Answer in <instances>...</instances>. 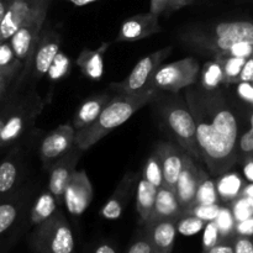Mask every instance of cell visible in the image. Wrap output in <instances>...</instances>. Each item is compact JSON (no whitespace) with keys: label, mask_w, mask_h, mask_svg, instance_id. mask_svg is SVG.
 <instances>
[{"label":"cell","mask_w":253,"mask_h":253,"mask_svg":"<svg viewBox=\"0 0 253 253\" xmlns=\"http://www.w3.org/2000/svg\"><path fill=\"white\" fill-rule=\"evenodd\" d=\"M110 94L104 93L99 94V95L91 96L90 99L84 101L81 106L78 108V110L76 111L73 118V127L77 131L81 130V128L85 127V126L90 125L94 120L99 116V114L101 113V110L104 109V106L108 104V101L110 100Z\"/></svg>","instance_id":"22"},{"label":"cell","mask_w":253,"mask_h":253,"mask_svg":"<svg viewBox=\"0 0 253 253\" xmlns=\"http://www.w3.org/2000/svg\"><path fill=\"white\" fill-rule=\"evenodd\" d=\"M203 230H204V232H203V249H204V251H207L210 247L219 244L221 236H220L219 229H217V225L215 224V221L205 222V226Z\"/></svg>","instance_id":"38"},{"label":"cell","mask_w":253,"mask_h":253,"mask_svg":"<svg viewBox=\"0 0 253 253\" xmlns=\"http://www.w3.org/2000/svg\"><path fill=\"white\" fill-rule=\"evenodd\" d=\"M235 231L241 235V236H251V235H253V216L236 222Z\"/></svg>","instance_id":"44"},{"label":"cell","mask_w":253,"mask_h":253,"mask_svg":"<svg viewBox=\"0 0 253 253\" xmlns=\"http://www.w3.org/2000/svg\"><path fill=\"white\" fill-rule=\"evenodd\" d=\"M158 17L150 11L130 16L123 22L115 41L133 42L158 34L162 30Z\"/></svg>","instance_id":"14"},{"label":"cell","mask_w":253,"mask_h":253,"mask_svg":"<svg viewBox=\"0 0 253 253\" xmlns=\"http://www.w3.org/2000/svg\"><path fill=\"white\" fill-rule=\"evenodd\" d=\"M237 94L242 100L253 105V82H239Z\"/></svg>","instance_id":"43"},{"label":"cell","mask_w":253,"mask_h":253,"mask_svg":"<svg viewBox=\"0 0 253 253\" xmlns=\"http://www.w3.org/2000/svg\"><path fill=\"white\" fill-rule=\"evenodd\" d=\"M67 1H69L72 5H74L77 7H83L86 6V5L93 4V2H96L98 0H67Z\"/></svg>","instance_id":"52"},{"label":"cell","mask_w":253,"mask_h":253,"mask_svg":"<svg viewBox=\"0 0 253 253\" xmlns=\"http://www.w3.org/2000/svg\"><path fill=\"white\" fill-rule=\"evenodd\" d=\"M216 61L221 64L222 72H224L225 84L239 83L240 74L242 68L246 63L247 58H239V57L221 56V54H215Z\"/></svg>","instance_id":"27"},{"label":"cell","mask_w":253,"mask_h":253,"mask_svg":"<svg viewBox=\"0 0 253 253\" xmlns=\"http://www.w3.org/2000/svg\"><path fill=\"white\" fill-rule=\"evenodd\" d=\"M142 178L155 185L156 188H160L163 185V172L162 166H161L160 157H158L156 150L151 153L145 163V167L142 169Z\"/></svg>","instance_id":"31"},{"label":"cell","mask_w":253,"mask_h":253,"mask_svg":"<svg viewBox=\"0 0 253 253\" xmlns=\"http://www.w3.org/2000/svg\"><path fill=\"white\" fill-rule=\"evenodd\" d=\"M220 208L221 207H220L219 204H209V205L197 204V205H194V207L190 208V209L184 210V211H183V214H188V215H193V216H197L205 222L214 221V220L216 219L217 214H219Z\"/></svg>","instance_id":"35"},{"label":"cell","mask_w":253,"mask_h":253,"mask_svg":"<svg viewBox=\"0 0 253 253\" xmlns=\"http://www.w3.org/2000/svg\"><path fill=\"white\" fill-rule=\"evenodd\" d=\"M204 170L198 167L194 158L188 153L183 156V166L175 183L174 192L183 211L190 209L195 203V194L200 177Z\"/></svg>","instance_id":"12"},{"label":"cell","mask_w":253,"mask_h":253,"mask_svg":"<svg viewBox=\"0 0 253 253\" xmlns=\"http://www.w3.org/2000/svg\"><path fill=\"white\" fill-rule=\"evenodd\" d=\"M30 245L36 253H76L73 231L62 211L36 225Z\"/></svg>","instance_id":"5"},{"label":"cell","mask_w":253,"mask_h":253,"mask_svg":"<svg viewBox=\"0 0 253 253\" xmlns=\"http://www.w3.org/2000/svg\"><path fill=\"white\" fill-rule=\"evenodd\" d=\"M231 202L232 204L230 209H231L232 215H234L235 221L239 222L253 216V199H251V198L239 195Z\"/></svg>","instance_id":"34"},{"label":"cell","mask_w":253,"mask_h":253,"mask_svg":"<svg viewBox=\"0 0 253 253\" xmlns=\"http://www.w3.org/2000/svg\"><path fill=\"white\" fill-rule=\"evenodd\" d=\"M77 130L71 124H63L54 128L43 138L40 148L41 160L44 167H51L52 162L68 152L74 146Z\"/></svg>","instance_id":"13"},{"label":"cell","mask_w":253,"mask_h":253,"mask_svg":"<svg viewBox=\"0 0 253 253\" xmlns=\"http://www.w3.org/2000/svg\"><path fill=\"white\" fill-rule=\"evenodd\" d=\"M199 71V63L193 57L161 64L151 78L148 86L160 91L178 93L180 89L189 88L197 82Z\"/></svg>","instance_id":"7"},{"label":"cell","mask_w":253,"mask_h":253,"mask_svg":"<svg viewBox=\"0 0 253 253\" xmlns=\"http://www.w3.org/2000/svg\"><path fill=\"white\" fill-rule=\"evenodd\" d=\"M221 56H230V57H239V58H250L253 54V44L249 42H237L232 44L227 51L221 52Z\"/></svg>","instance_id":"40"},{"label":"cell","mask_w":253,"mask_h":253,"mask_svg":"<svg viewBox=\"0 0 253 253\" xmlns=\"http://www.w3.org/2000/svg\"><path fill=\"white\" fill-rule=\"evenodd\" d=\"M94 197L93 185L85 170H74L63 193V204L73 216H81L90 207Z\"/></svg>","instance_id":"10"},{"label":"cell","mask_w":253,"mask_h":253,"mask_svg":"<svg viewBox=\"0 0 253 253\" xmlns=\"http://www.w3.org/2000/svg\"><path fill=\"white\" fill-rule=\"evenodd\" d=\"M19 59L15 57L12 47L9 41H2L0 43V68H6V67L12 66Z\"/></svg>","instance_id":"41"},{"label":"cell","mask_w":253,"mask_h":253,"mask_svg":"<svg viewBox=\"0 0 253 253\" xmlns=\"http://www.w3.org/2000/svg\"><path fill=\"white\" fill-rule=\"evenodd\" d=\"M42 0H11L1 22H0V37L2 41H9L12 35L20 29L35 7Z\"/></svg>","instance_id":"16"},{"label":"cell","mask_w":253,"mask_h":253,"mask_svg":"<svg viewBox=\"0 0 253 253\" xmlns=\"http://www.w3.org/2000/svg\"><path fill=\"white\" fill-rule=\"evenodd\" d=\"M202 88L205 90H216L221 84L225 83L224 72L221 64L215 59L205 63L202 71Z\"/></svg>","instance_id":"28"},{"label":"cell","mask_w":253,"mask_h":253,"mask_svg":"<svg viewBox=\"0 0 253 253\" xmlns=\"http://www.w3.org/2000/svg\"><path fill=\"white\" fill-rule=\"evenodd\" d=\"M6 114H7V111L0 115V136H1V130H2V126H4L5 119H6Z\"/></svg>","instance_id":"55"},{"label":"cell","mask_w":253,"mask_h":253,"mask_svg":"<svg viewBox=\"0 0 253 253\" xmlns=\"http://www.w3.org/2000/svg\"><path fill=\"white\" fill-rule=\"evenodd\" d=\"M10 2H11V0H0V22H1L2 17H4Z\"/></svg>","instance_id":"53"},{"label":"cell","mask_w":253,"mask_h":253,"mask_svg":"<svg viewBox=\"0 0 253 253\" xmlns=\"http://www.w3.org/2000/svg\"><path fill=\"white\" fill-rule=\"evenodd\" d=\"M205 253H235L234 247L229 244H216L215 246L210 247L209 250H207Z\"/></svg>","instance_id":"48"},{"label":"cell","mask_w":253,"mask_h":253,"mask_svg":"<svg viewBox=\"0 0 253 253\" xmlns=\"http://www.w3.org/2000/svg\"><path fill=\"white\" fill-rule=\"evenodd\" d=\"M177 220V231L183 236H193L199 234L205 226V221L193 215L183 214Z\"/></svg>","instance_id":"33"},{"label":"cell","mask_w":253,"mask_h":253,"mask_svg":"<svg viewBox=\"0 0 253 253\" xmlns=\"http://www.w3.org/2000/svg\"><path fill=\"white\" fill-rule=\"evenodd\" d=\"M91 253H118V250L109 242H101L94 247Z\"/></svg>","instance_id":"50"},{"label":"cell","mask_w":253,"mask_h":253,"mask_svg":"<svg viewBox=\"0 0 253 253\" xmlns=\"http://www.w3.org/2000/svg\"><path fill=\"white\" fill-rule=\"evenodd\" d=\"M162 95V91L146 88L133 94H120L111 96L98 118L85 127L76 132L74 145L82 151L93 147L109 132L130 120L133 114L147 104L153 103Z\"/></svg>","instance_id":"2"},{"label":"cell","mask_w":253,"mask_h":253,"mask_svg":"<svg viewBox=\"0 0 253 253\" xmlns=\"http://www.w3.org/2000/svg\"><path fill=\"white\" fill-rule=\"evenodd\" d=\"M235 253H253V244L246 236H241L236 240L234 247Z\"/></svg>","instance_id":"45"},{"label":"cell","mask_w":253,"mask_h":253,"mask_svg":"<svg viewBox=\"0 0 253 253\" xmlns=\"http://www.w3.org/2000/svg\"><path fill=\"white\" fill-rule=\"evenodd\" d=\"M158 188L148 183L142 177L138 179L136 185V210L140 215L141 222L146 224L152 212L153 205L156 202V195H157Z\"/></svg>","instance_id":"23"},{"label":"cell","mask_w":253,"mask_h":253,"mask_svg":"<svg viewBox=\"0 0 253 253\" xmlns=\"http://www.w3.org/2000/svg\"><path fill=\"white\" fill-rule=\"evenodd\" d=\"M146 226L153 253H172L178 235L177 220H160L147 224Z\"/></svg>","instance_id":"18"},{"label":"cell","mask_w":253,"mask_h":253,"mask_svg":"<svg viewBox=\"0 0 253 253\" xmlns=\"http://www.w3.org/2000/svg\"><path fill=\"white\" fill-rule=\"evenodd\" d=\"M21 215V204L15 200L0 202V242L14 229Z\"/></svg>","instance_id":"26"},{"label":"cell","mask_w":253,"mask_h":253,"mask_svg":"<svg viewBox=\"0 0 253 253\" xmlns=\"http://www.w3.org/2000/svg\"><path fill=\"white\" fill-rule=\"evenodd\" d=\"M194 0H169V4H168L167 12H173L175 10H179L182 7L188 6L190 5Z\"/></svg>","instance_id":"49"},{"label":"cell","mask_w":253,"mask_h":253,"mask_svg":"<svg viewBox=\"0 0 253 253\" xmlns=\"http://www.w3.org/2000/svg\"><path fill=\"white\" fill-rule=\"evenodd\" d=\"M49 1L51 0H42L35 7L31 15L27 17L26 21L20 26V29L9 40L15 57L25 66L24 72L20 76V81L25 78L27 71H30V68H31L32 58H34L35 51H36V47L39 44L42 29H43L44 21H46Z\"/></svg>","instance_id":"6"},{"label":"cell","mask_w":253,"mask_h":253,"mask_svg":"<svg viewBox=\"0 0 253 253\" xmlns=\"http://www.w3.org/2000/svg\"><path fill=\"white\" fill-rule=\"evenodd\" d=\"M185 103L197 128V143L202 161L212 175L229 172L237 162L239 121L219 90L189 88Z\"/></svg>","instance_id":"1"},{"label":"cell","mask_w":253,"mask_h":253,"mask_svg":"<svg viewBox=\"0 0 253 253\" xmlns=\"http://www.w3.org/2000/svg\"><path fill=\"white\" fill-rule=\"evenodd\" d=\"M172 49V46L163 47V48L143 57L135 64L132 71L124 81L119 82V83H111V88L115 89L120 94H133L148 88L151 78L157 71L158 67L163 63V61L169 56Z\"/></svg>","instance_id":"9"},{"label":"cell","mask_w":253,"mask_h":253,"mask_svg":"<svg viewBox=\"0 0 253 253\" xmlns=\"http://www.w3.org/2000/svg\"><path fill=\"white\" fill-rule=\"evenodd\" d=\"M57 208H58V204L49 190L43 192L37 198L32 207L31 212H30V221L35 226L42 224L57 211Z\"/></svg>","instance_id":"25"},{"label":"cell","mask_w":253,"mask_h":253,"mask_svg":"<svg viewBox=\"0 0 253 253\" xmlns=\"http://www.w3.org/2000/svg\"><path fill=\"white\" fill-rule=\"evenodd\" d=\"M61 47V36L53 30H47L41 34L39 44L35 51L31 63L32 79L40 81L44 74H47L49 66Z\"/></svg>","instance_id":"15"},{"label":"cell","mask_w":253,"mask_h":253,"mask_svg":"<svg viewBox=\"0 0 253 253\" xmlns=\"http://www.w3.org/2000/svg\"><path fill=\"white\" fill-rule=\"evenodd\" d=\"M44 103L37 94L31 93L22 103L7 110L0 136V146H7L22 135L43 109Z\"/></svg>","instance_id":"8"},{"label":"cell","mask_w":253,"mask_h":253,"mask_svg":"<svg viewBox=\"0 0 253 253\" xmlns=\"http://www.w3.org/2000/svg\"><path fill=\"white\" fill-rule=\"evenodd\" d=\"M239 82H253V58L250 57L247 58L244 68H242L241 74H240Z\"/></svg>","instance_id":"47"},{"label":"cell","mask_w":253,"mask_h":253,"mask_svg":"<svg viewBox=\"0 0 253 253\" xmlns=\"http://www.w3.org/2000/svg\"><path fill=\"white\" fill-rule=\"evenodd\" d=\"M244 175L250 183H253V158H249L244 162Z\"/></svg>","instance_id":"51"},{"label":"cell","mask_w":253,"mask_h":253,"mask_svg":"<svg viewBox=\"0 0 253 253\" xmlns=\"http://www.w3.org/2000/svg\"><path fill=\"white\" fill-rule=\"evenodd\" d=\"M250 125H251V127H250V130H251L252 133H253V111H252L251 116H250Z\"/></svg>","instance_id":"56"},{"label":"cell","mask_w":253,"mask_h":253,"mask_svg":"<svg viewBox=\"0 0 253 253\" xmlns=\"http://www.w3.org/2000/svg\"><path fill=\"white\" fill-rule=\"evenodd\" d=\"M214 221L217 225V229H219L220 236L221 237L229 236L235 230V225H236L231 209L227 207L220 208L219 214H217L216 219Z\"/></svg>","instance_id":"36"},{"label":"cell","mask_w":253,"mask_h":253,"mask_svg":"<svg viewBox=\"0 0 253 253\" xmlns=\"http://www.w3.org/2000/svg\"><path fill=\"white\" fill-rule=\"evenodd\" d=\"M219 177L215 185H216V192L220 199L224 202H231L235 198L241 195L244 180L237 173L226 172Z\"/></svg>","instance_id":"24"},{"label":"cell","mask_w":253,"mask_h":253,"mask_svg":"<svg viewBox=\"0 0 253 253\" xmlns=\"http://www.w3.org/2000/svg\"><path fill=\"white\" fill-rule=\"evenodd\" d=\"M21 67L22 63L20 61H17L12 66L6 67V68H0V98L4 95L5 90L7 89L9 84L11 83L12 79L15 78L17 72L21 69Z\"/></svg>","instance_id":"39"},{"label":"cell","mask_w":253,"mask_h":253,"mask_svg":"<svg viewBox=\"0 0 253 253\" xmlns=\"http://www.w3.org/2000/svg\"><path fill=\"white\" fill-rule=\"evenodd\" d=\"M187 40L197 46L211 49L216 53L227 51L237 42L253 44V21L236 20L222 21L209 27V31L194 30L187 35Z\"/></svg>","instance_id":"4"},{"label":"cell","mask_w":253,"mask_h":253,"mask_svg":"<svg viewBox=\"0 0 253 253\" xmlns=\"http://www.w3.org/2000/svg\"><path fill=\"white\" fill-rule=\"evenodd\" d=\"M160 114L178 145L193 158L202 160L197 143V128L195 121L188 108L187 103L177 98L163 99L161 95L157 99Z\"/></svg>","instance_id":"3"},{"label":"cell","mask_w":253,"mask_h":253,"mask_svg":"<svg viewBox=\"0 0 253 253\" xmlns=\"http://www.w3.org/2000/svg\"><path fill=\"white\" fill-rule=\"evenodd\" d=\"M241 195H245V197H249L253 199V183H249L247 185H244Z\"/></svg>","instance_id":"54"},{"label":"cell","mask_w":253,"mask_h":253,"mask_svg":"<svg viewBox=\"0 0 253 253\" xmlns=\"http://www.w3.org/2000/svg\"><path fill=\"white\" fill-rule=\"evenodd\" d=\"M182 214L183 209L178 202L174 189L162 185L158 188L155 205H153L152 212H151L146 225L165 219L177 220L178 217L182 216Z\"/></svg>","instance_id":"20"},{"label":"cell","mask_w":253,"mask_h":253,"mask_svg":"<svg viewBox=\"0 0 253 253\" xmlns=\"http://www.w3.org/2000/svg\"><path fill=\"white\" fill-rule=\"evenodd\" d=\"M155 150L160 157L161 166H162L163 185L170 188V189H174L178 175L182 169L184 153L180 152L174 145L168 142H160L156 146Z\"/></svg>","instance_id":"19"},{"label":"cell","mask_w":253,"mask_h":253,"mask_svg":"<svg viewBox=\"0 0 253 253\" xmlns=\"http://www.w3.org/2000/svg\"><path fill=\"white\" fill-rule=\"evenodd\" d=\"M19 178V168L12 160L0 163V198L9 194L15 188Z\"/></svg>","instance_id":"29"},{"label":"cell","mask_w":253,"mask_h":253,"mask_svg":"<svg viewBox=\"0 0 253 253\" xmlns=\"http://www.w3.org/2000/svg\"><path fill=\"white\" fill-rule=\"evenodd\" d=\"M69 69H71L69 57L59 51L57 56L54 57L53 61H52L48 71H47V77H48L49 81L57 82L59 79L64 78L69 73Z\"/></svg>","instance_id":"32"},{"label":"cell","mask_w":253,"mask_h":253,"mask_svg":"<svg viewBox=\"0 0 253 253\" xmlns=\"http://www.w3.org/2000/svg\"><path fill=\"white\" fill-rule=\"evenodd\" d=\"M168 4H169V0H151L150 12L156 16H160L167 12Z\"/></svg>","instance_id":"46"},{"label":"cell","mask_w":253,"mask_h":253,"mask_svg":"<svg viewBox=\"0 0 253 253\" xmlns=\"http://www.w3.org/2000/svg\"><path fill=\"white\" fill-rule=\"evenodd\" d=\"M136 179H137V175H135L133 173H127V174L124 175L123 179L120 180V183L116 187V189L111 194V197L109 198L108 202L101 208V217L106 220L120 219L124 212V209L127 205L131 194H132V189L135 187Z\"/></svg>","instance_id":"17"},{"label":"cell","mask_w":253,"mask_h":253,"mask_svg":"<svg viewBox=\"0 0 253 253\" xmlns=\"http://www.w3.org/2000/svg\"><path fill=\"white\" fill-rule=\"evenodd\" d=\"M110 47L109 42H103L96 49L84 48L77 58V64L82 73L89 79L100 81L104 74V54Z\"/></svg>","instance_id":"21"},{"label":"cell","mask_w":253,"mask_h":253,"mask_svg":"<svg viewBox=\"0 0 253 253\" xmlns=\"http://www.w3.org/2000/svg\"><path fill=\"white\" fill-rule=\"evenodd\" d=\"M126 253H153L147 234L136 240L135 242H132Z\"/></svg>","instance_id":"42"},{"label":"cell","mask_w":253,"mask_h":253,"mask_svg":"<svg viewBox=\"0 0 253 253\" xmlns=\"http://www.w3.org/2000/svg\"><path fill=\"white\" fill-rule=\"evenodd\" d=\"M1 42H2V40H1V37H0V43H1Z\"/></svg>","instance_id":"57"},{"label":"cell","mask_w":253,"mask_h":253,"mask_svg":"<svg viewBox=\"0 0 253 253\" xmlns=\"http://www.w3.org/2000/svg\"><path fill=\"white\" fill-rule=\"evenodd\" d=\"M197 204H219V195H217L216 192V185L208 177L205 172H203L197 188L194 205Z\"/></svg>","instance_id":"30"},{"label":"cell","mask_w":253,"mask_h":253,"mask_svg":"<svg viewBox=\"0 0 253 253\" xmlns=\"http://www.w3.org/2000/svg\"><path fill=\"white\" fill-rule=\"evenodd\" d=\"M83 152L84 151H82L81 148L74 145L68 152L61 156L57 160V162L53 163L49 168L48 190L54 197L58 207L63 204L64 189H66L71 177L73 175L77 168V163L81 160Z\"/></svg>","instance_id":"11"},{"label":"cell","mask_w":253,"mask_h":253,"mask_svg":"<svg viewBox=\"0 0 253 253\" xmlns=\"http://www.w3.org/2000/svg\"><path fill=\"white\" fill-rule=\"evenodd\" d=\"M253 158V133L251 130H247L239 137L237 143V162H242Z\"/></svg>","instance_id":"37"}]
</instances>
